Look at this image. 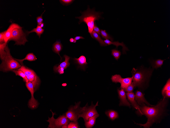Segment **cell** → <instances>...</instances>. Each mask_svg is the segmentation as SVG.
Here are the masks:
<instances>
[{
	"mask_svg": "<svg viewBox=\"0 0 170 128\" xmlns=\"http://www.w3.org/2000/svg\"><path fill=\"white\" fill-rule=\"evenodd\" d=\"M87 104L84 107L82 108L81 113L79 114L78 118H82L84 121H88L89 118L96 114H98L96 110V107L98 106V101L95 105L92 103L91 105L88 107Z\"/></svg>",
	"mask_w": 170,
	"mask_h": 128,
	"instance_id": "ba28073f",
	"label": "cell"
},
{
	"mask_svg": "<svg viewBox=\"0 0 170 128\" xmlns=\"http://www.w3.org/2000/svg\"><path fill=\"white\" fill-rule=\"evenodd\" d=\"M6 31V30L1 32L0 33V44L5 42L4 40V36Z\"/></svg>",
	"mask_w": 170,
	"mask_h": 128,
	"instance_id": "836d02e7",
	"label": "cell"
},
{
	"mask_svg": "<svg viewBox=\"0 0 170 128\" xmlns=\"http://www.w3.org/2000/svg\"><path fill=\"white\" fill-rule=\"evenodd\" d=\"M67 84L66 83H63L62 84V86H66Z\"/></svg>",
	"mask_w": 170,
	"mask_h": 128,
	"instance_id": "b9f144b4",
	"label": "cell"
},
{
	"mask_svg": "<svg viewBox=\"0 0 170 128\" xmlns=\"http://www.w3.org/2000/svg\"><path fill=\"white\" fill-rule=\"evenodd\" d=\"M5 49L7 53V55L5 59L2 61V62L0 65L1 70L5 72L20 68L21 65L11 55L7 44Z\"/></svg>",
	"mask_w": 170,
	"mask_h": 128,
	"instance_id": "277c9868",
	"label": "cell"
},
{
	"mask_svg": "<svg viewBox=\"0 0 170 128\" xmlns=\"http://www.w3.org/2000/svg\"><path fill=\"white\" fill-rule=\"evenodd\" d=\"M80 102L76 103L75 105L70 107L65 113L66 117L70 121L76 122L79 119L78 116L81 112L82 108L80 107Z\"/></svg>",
	"mask_w": 170,
	"mask_h": 128,
	"instance_id": "9c48e42d",
	"label": "cell"
},
{
	"mask_svg": "<svg viewBox=\"0 0 170 128\" xmlns=\"http://www.w3.org/2000/svg\"><path fill=\"white\" fill-rule=\"evenodd\" d=\"M44 31V29L41 28L40 26L37 25L36 28H33L30 31H26V34H28L31 33L35 32L37 35L39 36V38H40L41 35L43 33Z\"/></svg>",
	"mask_w": 170,
	"mask_h": 128,
	"instance_id": "44dd1931",
	"label": "cell"
},
{
	"mask_svg": "<svg viewBox=\"0 0 170 128\" xmlns=\"http://www.w3.org/2000/svg\"><path fill=\"white\" fill-rule=\"evenodd\" d=\"M144 94H143L140 91L137 90L135 95V99L137 102L140 106L143 103H145L148 106H153L148 102L144 97Z\"/></svg>",
	"mask_w": 170,
	"mask_h": 128,
	"instance_id": "4fadbf2b",
	"label": "cell"
},
{
	"mask_svg": "<svg viewBox=\"0 0 170 128\" xmlns=\"http://www.w3.org/2000/svg\"><path fill=\"white\" fill-rule=\"evenodd\" d=\"M22 28V27L14 29L8 42L10 40H13L15 42L14 45H24L28 41L26 38V33L24 32Z\"/></svg>",
	"mask_w": 170,
	"mask_h": 128,
	"instance_id": "8992f818",
	"label": "cell"
},
{
	"mask_svg": "<svg viewBox=\"0 0 170 128\" xmlns=\"http://www.w3.org/2000/svg\"><path fill=\"white\" fill-rule=\"evenodd\" d=\"M84 39V38L82 36H76L74 38V39L75 40H78L80 39Z\"/></svg>",
	"mask_w": 170,
	"mask_h": 128,
	"instance_id": "f35d334b",
	"label": "cell"
},
{
	"mask_svg": "<svg viewBox=\"0 0 170 128\" xmlns=\"http://www.w3.org/2000/svg\"><path fill=\"white\" fill-rule=\"evenodd\" d=\"M12 71L15 73L16 75H18L22 77L23 78V80L26 83L29 82L24 74L22 71L15 70H13Z\"/></svg>",
	"mask_w": 170,
	"mask_h": 128,
	"instance_id": "484cf974",
	"label": "cell"
},
{
	"mask_svg": "<svg viewBox=\"0 0 170 128\" xmlns=\"http://www.w3.org/2000/svg\"><path fill=\"white\" fill-rule=\"evenodd\" d=\"M64 56L65 58V61L58 66H54L53 68L54 71L60 68H63L64 69H66L69 66L70 64L69 62L70 57L65 55H64Z\"/></svg>",
	"mask_w": 170,
	"mask_h": 128,
	"instance_id": "e0dca14e",
	"label": "cell"
},
{
	"mask_svg": "<svg viewBox=\"0 0 170 128\" xmlns=\"http://www.w3.org/2000/svg\"><path fill=\"white\" fill-rule=\"evenodd\" d=\"M166 91H170V80L169 78L162 89V95L163 96L164 92Z\"/></svg>",
	"mask_w": 170,
	"mask_h": 128,
	"instance_id": "f546056e",
	"label": "cell"
},
{
	"mask_svg": "<svg viewBox=\"0 0 170 128\" xmlns=\"http://www.w3.org/2000/svg\"><path fill=\"white\" fill-rule=\"evenodd\" d=\"M45 10L40 16H38L36 18V20L37 25L40 26L42 23H43V19H42V16L43 14L45 12Z\"/></svg>",
	"mask_w": 170,
	"mask_h": 128,
	"instance_id": "d6a6232c",
	"label": "cell"
},
{
	"mask_svg": "<svg viewBox=\"0 0 170 128\" xmlns=\"http://www.w3.org/2000/svg\"><path fill=\"white\" fill-rule=\"evenodd\" d=\"M133 77L123 78L119 75L116 74L112 76L111 80L113 82L117 83H119L121 84V88L124 89L132 83Z\"/></svg>",
	"mask_w": 170,
	"mask_h": 128,
	"instance_id": "30bf717a",
	"label": "cell"
},
{
	"mask_svg": "<svg viewBox=\"0 0 170 128\" xmlns=\"http://www.w3.org/2000/svg\"><path fill=\"white\" fill-rule=\"evenodd\" d=\"M74 60L77 63L83 68H84L85 66L88 64L86 62V58L83 55H81L78 58H75Z\"/></svg>",
	"mask_w": 170,
	"mask_h": 128,
	"instance_id": "ffe728a7",
	"label": "cell"
},
{
	"mask_svg": "<svg viewBox=\"0 0 170 128\" xmlns=\"http://www.w3.org/2000/svg\"><path fill=\"white\" fill-rule=\"evenodd\" d=\"M134 87V85L132 83L131 84L129 85L123 89L125 91L128 92H130L133 91Z\"/></svg>",
	"mask_w": 170,
	"mask_h": 128,
	"instance_id": "1f68e13d",
	"label": "cell"
},
{
	"mask_svg": "<svg viewBox=\"0 0 170 128\" xmlns=\"http://www.w3.org/2000/svg\"><path fill=\"white\" fill-rule=\"evenodd\" d=\"M15 59L21 65H23V61L24 60H27L29 61H35L37 59L36 56L33 53H30L28 54L25 57L22 59Z\"/></svg>",
	"mask_w": 170,
	"mask_h": 128,
	"instance_id": "d6986e66",
	"label": "cell"
},
{
	"mask_svg": "<svg viewBox=\"0 0 170 128\" xmlns=\"http://www.w3.org/2000/svg\"><path fill=\"white\" fill-rule=\"evenodd\" d=\"M62 45L60 42L56 41L54 44L53 45V50L54 52L58 54L60 56L59 53L62 50Z\"/></svg>",
	"mask_w": 170,
	"mask_h": 128,
	"instance_id": "cb8c5ba5",
	"label": "cell"
},
{
	"mask_svg": "<svg viewBox=\"0 0 170 128\" xmlns=\"http://www.w3.org/2000/svg\"><path fill=\"white\" fill-rule=\"evenodd\" d=\"M117 90L120 100L119 106H125L130 107V104L126 99L125 93L123 89L121 88L120 90L118 89Z\"/></svg>",
	"mask_w": 170,
	"mask_h": 128,
	"instance_id": "5bb4252c",
	"label": "cell"
},
{
	"mask_svg": "<svg viewBox=\"0 0 170 128\" xmlns=\"http://www.w3.org/2000/svg\"><path fill=\"white\" fill-rule=\"evenodd\" d=\"M168 98L164 96L155 106H147L144 103L139 106L136 113L139 115H144L147 118L146 123L144 124L136 123L145 128H149L154 123H159L168 114L167 107Z\"/></svg>",
	"mask_w": 170,
	"mask_h": 128,
	"instance_id": "6da1fadb",
	"label": "cell"
},
{
	"mask_svg": "<svg viewBox=\"0 0 170 128\" xmlns=\"http://www.w3.org/2000/svg\"><path fill=\"white\" fill-rule=\"evenodd\" d=\"M164 60L159 59L154 61V64L153 65V67L155 68H157L159 67H161L163 64Z\"/></svg>",
	"mask_w": 170,
	"mask_h": 128,
	"instance_id": "f1b7e54d",
	"label": "cell"
},
{
	"mask_svg": "<svg viewBox=\"0 0 170 128\" xmlns=\"http://www.w3.org/2000/svg\"><path fill=\"white\" fill-rule=\"evenodd\" d=\"M104 42L108 45L111 44H113L116 46L117 48H118V46L121 45L122 47V50L123 51V53L124 54L126 53V51L128 50L129 49L124 44L123 42L121 43H120L118 41L112 42L109 40L106 39L104 40Z\"/></svg>",
	"mask_w": 170,
	"mask_h": 128,
	"instance_id": "9a60e30c",
	"label": "cell"
},
{
	"mask_svg": "<svg viewBox=\"0 0 170 128\" xmlns=\"http://www.w3.org/2000/svg\"><path fill=\"white\" fill-rule=\"evenodd\" d=\"M99 116V115L98 114H96L89 118L88 121H84L86 127L87 128L92 127L95 123L96 119Z\"/></svg>",
	"mask_w": 170,
	"mask_h": 128,
	"instance_id": "ac0fdd59",
	"label": "cell"
},
{
	"mask_svg": "<svg viewBox=\"0 0 170 128\" xmlns=\"http://www.w3.org/2000/svg\"><path fill=\"white\" fill-rule=\"evenodd\" d=\"M101 34L102 37L106 39H110L111 41L113 42V39L106 31L105 30H101Z\"/></svg>",
	"mask_w": 170,
	"mask_h": 128,
	"instance_id": "4316f807",
	"label": "cell"
},
{
	"mask_svg": "<svg viewBox=\"0 0 170 128\" xmlns=\"http://www.w3.org/2000/svg\"><path fill=\"white\" fill-rule=\"evenodd\" d=\"M50 111L52 113V116L51 118L48 117L49 119L47 121L49 123L48 128H61L64 125L67 126L69 123L70 120L65 115L60 116L57 119H55L53 116L55 114V113H53L51 110Z\"/></svg>",
	"mask_w": 170,
	"mask_h": 128,
	"instance_id": "5b68a950",
	"label": "cell"
},
{
	"mask_svg": "<svg viewBox=\"0 0 170 128\" xmlns=\"http://www.w3.org/2000/svg\"><path fill=\"white\" fill-rule=\"evenodd\" d=\"M111 55L115 59L118 60L121 55V52L116 49H113L111 50Z\"/></svg>",
	"mask_w": 170,
	"mask_h": 128,
	"instance_id": "83f0119b",
	"label": "cell"
},
{
	"mask_svg": "<svg viewBox=\"0 0 170 128\" xmlns=\"http://www.w3.org/2000/svg\"><path fill=\"white\" fill-rule=\"evenodd\" d=\"M7 44V43L5 42L0 44V57L2 61L5 59L7 55L5 48Z\"/></svg>",
	"mask_w": 170,
	"mask_h": 128,
	"instance_id": "7402d4cb",
	"label": "cell"
},
{
	"mask_svg": "<svg viewBox=\"0 0 170 128\" xmlns=\"http://www.w3.org/2000/svg\"><path fill=\"white\" fill-rule=\"evenodd\" d=\"M93 29L95 32L97 33L98 34H101V30L100 29L96 26L95 24L94 26Z\"/></svg>",
	"mask_w": 170,
	"mask_h": 128,
	"instance_id": "d590c367",
	"label": "cell"
},
{
	"mask_svg": "<svg viewBox=\"0 0 170 128\" xmlns=\"http://www.w3.org/2000/svg\"><path fill=\"white\" fill-rule=\"evenodd\" d=\"M128 98L132 106L136 109L139 107V106L135 99V95L133 92H127L126 93Z\"/></svg>",
	"mask_w": 170,
	"mask_h": 128,
	"instance_id": "2e32d148",
	"label": "cell"
},
{
	"mask_svg": "<svg viewBox=\"0 0 170 128\" xmlns=\"http://www.w3.org/2000/svg\"><path fill=\"white\" fill-rule=\"evenodd\" d=\"M92 38H94L98 41L101 46H106L107 44H106L101 38L100 35L97 33L93 31L92 34Z\"/></svg>",
	"mask_w": 170,
	"mask_h": 128,
	"instance_id": "603a6c76",
	"label": "cell"
},
{
	"mask_svg": "<svg viewBox=\"0 0 170 128\" xmlns=\"http://www.w3.org/2000/svg\"><path fill=\"white\" fill-rule=\"evenodd\" d=\"M44 24L43 23H42L40 26L41 27V28H42L44 27Z\"/></svg>",
	"mask_w": 170,
	"mask_h": 128,
	"instance_id": "60d3db41",
	"label": "cell"
},
{
	"mask_svg": "<svg viewBox=\"0 0 170 128\" xmlns=\"http://www.w3.org/2000/svg\"><path fill=\"white\" fill-rule=\"evenodd\" d=\"M81 13L82 15L81 16L76 17L75 18L79 19V24L82 22L87 24L88 28V32L92 37V34L93 31L94 21L96 20H98L101 18V13L96 12L93 9H91L89 7Z\"/></svg>",
	"mask_w": 170,
	"mask_h": 128,
	"instance_id": "3957f363",
	"label": "cell"
},
{
	"mask_svg": "<svg viewBox=\"0 0 170 128\" xmlns=\"http://www.w3.org/2000/svg\"><path fill=\"white\" fill-rule=\"evenodd\" d=\"M18 70L24 73L29 82L32 83L35 89L38 87L40 83V80L33 70L27 68L23 65L21 66Z\"/></svg>",
	"mask_w": 170,
	"mask_h": 128,
	"instance_id": "52a82bcc",
	"label": "cell"
},
{
	"mask_svg": "<svg viewBox=\"0 0 170 128\" xmlns=\"http://www.w3.org/2000/svg\"><path fill=\"white\" fill-rule=\"evenodd\" d=\"M79 127L77 121L76 122L72 121L67 126V128H78Z\"/></svg>",
	"mask_w": 170,
	"mask_h": 128,
	"instance_id": "4dcf8cb0",
	"label": "cell"
},
{
	"mask_svg": "<svg viewBox=\"0 0 170 128\" xmlns=\"http://www.w3.org/2000/svg\"><path fill=\"white\" fill-rule=\"evenodd\" d=\"M152 72V70L136 69L133 70V82L135 87L139 90H144L148 84Z\"/></svg>",
	"mask_w": 170,
	"mask_h": 128,
	"instance_id": "7a4b0ae2",
	"label": "cell"
},
{
	"mask_svg": "<svg viewBox=\"0 0 170 128\" xmlns=\"http://www.w3.org/2000/svg\"><path fill=\"white\" fill-rule=\"evenodd\" d=\"M22 27L18 24L12 23L10 24L7 29L4 36V40L6 43H7L10 39L13 30L17 28H19Z\"/></svg>",
	"mask_w": 170,
	"mask_h": 128,
	"instance_id": "7c38bea8",
	"label": "cell"
},
{
	"mask_svg": "<svg viewBox=\"0 0 170 128\" xmlns=\"http://www.w3.org/2000/svg\"><path fill=\"white\" fill-rule=\"evenodd\" d=\"M105 113L112 120L118 118V113L114 111L110 110L106 112Z\"/></svg>",
	"mask_w": 170,
	"mask_h": 128,
	"instance_id": "d4e9b609",
	"label": "cell"
},
{
	"mask_svg": "<svg viewBox=\"0 0 170 128\" xmlns=\"http://www.w3.org/2000/svg\"><path fill=\"white\" fill-rule=\"evenodd\" d=\"M69 41L70 42L75 43L76 42V40L73 39V38H71L69 39Z\"/></svg>",
	"mask_w": 170,
	"mask_h": 128,
	"instance_id": "ab89813d",
	"label": "cell"
},
{
	"mask_svg": "<svg viewBox=\"0 0 170 128\" xmlns=\"http://www.w3.org/2000/svg\"><path fill=\"white\" fill-rule=\"evenodd\" d=\"M165 96L167 98L170 97V91H166L164 93L163 97Z\"/></svg>",
	"mask_w": 170,
	"mask_h": 128,
	"instance_id": "74e56055",
	"label": "cell"
},
{
	"mask_svg": "<svg viewBox=\"0 0 170 128\" xmlns=\"http://www.w3.org/2000/svg\"><path fill=\"white\" fill-rule=\"evenodd\" d=\"M64 69L62 68H59L55 71V72L59 73L60 74H62L64 73Z\"/></svg>",
	"mask_w": 170,
	"mask_h": 128,
	"instance_id": "8d00e7d4",
	"label": "cell"
},
{
	"mask_svg": "<svg viewBox=\"0 0 170 128\" xmlns=\"http://www.w3.org/2000/svg\"><path fill=\"white\" fill-rule=\"evenodd\" d=\"M26 86L31 94V98L29 101V105L31 108L34 109L37 106L38 103L34 97V89L33 85L31 82H29L26 83Z\"/></svg>",
	"mask_w": 170,
	"mask_h": 128,
	"instance_id": "8fae6325",
	"label": "cell"
},
{
	"mask_svg": "<svg viewBox=\"0 0 170 128\" xmlns=\"http://www.w3.org/2000/svg\"><path fill=\"white\" fill-rule=\"evenodd\" d=\"M60 2L63 5H67L72 3L74 0H60Z\"/></svg>",
	"mask_w": 170,
	"mask_h": 128,
	"instance_id": "e575fe53",
	"label": "cell"
}]
</instances>
